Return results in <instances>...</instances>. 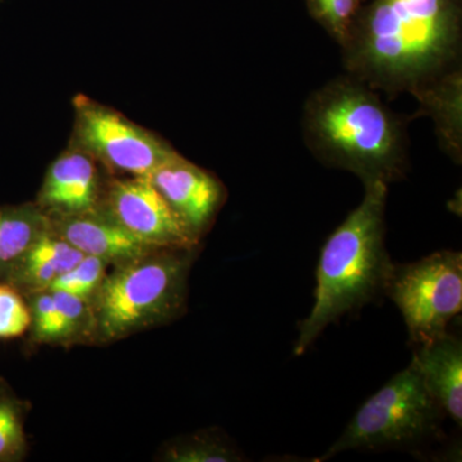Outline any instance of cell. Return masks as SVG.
I'll list each match as a JSON object with an SVG mask.
<instances>
[{
	"instance_id": "13",
	"label": "cell",
	"mask_w": 462,
	"mask_h": 462,
	"mask_svg": "<svg viewBox=\"0 0 462 462\" xmlns=\"http://www.w3.org/2000/svg\"><path fill=\"white\" fill-rule=\"evenodd\" d=\"M425 387L442 409L456 422L462 424V342L448 334L427 345L418 346L413 355Z\"/></svg>"
},
{
	"instance_id": "21",
	"label": "cell",
	"mask_w": 462,
	"mask_h": 462,
	"mask_svg": "<svg viewBox=\"0 0 462 462\" xmlns=\"http://www.w3.org/2000/svg\"><path fill=\"white\" fill-rule=\"evenodd\" d=\"M32 324L25 297L16 288L0 282V338H17L29 331Z\"/></svg>"
},
{
	"instance_id": "15",
	"label": "cell",
	"mask_w": 462,
	"mask_h": 462,
	"mask_svg": "<svg viewBox=\"0 0 462 462\" xmlns=\"http://www.w3.org/2000/svg\"><path fill=\"white\" fill-rule=\"evenodd\" d=\"M84 256L50 227L30 245L3 282L16 288L23 297L29 296L50 289L60 276L80 263Z\"/></svg>"
},
{
	"instance_id": "2",
	"label": "cell",
	"mask_w": 462,
	"mask_h": 462,
	"mask_svg": "<svg viewBox=\"0 0 462 462\" xmlns=\"http://www.w3.org/2000/svg\"><path fill=\"white\" fill-rule=\"evenodd\" d=\"M302 133L322 165L354 173L364 184L389 185L409 171L406 121L355 76H338L307 98Z\"/></svg>"
},
{
	"instance_id": "3",
	"label": "cell",
	"mask_w": 462,
	"mask_h": 462,
	"mask_svg": "<svg viewBox=\"0 0 462 462\" xmlns=\"http://www.w3.org/2000/svg\"><path fill=\"white\" fill-rule=\"evenodd\" d=\"M364 187L363 202L321 249L314 306L300 322L296 356L305 354L330 324L385 296L394 264L385 245L388 185L373 181Z\"/></svg>"
},
{
	"instance_id": "9",
	"label": "cell",
	"mask_w": 462,
	"mask_h": 462,
	"mask_svg": "<svg viewBox=\"0 0 462 462\" xmlns=\"http://www.w3.org/2000/svg\"><path fill=\"white\" fill-rule=\"evenodd\" d=\"M148 178L181 224L200 242L223 206V182L179 153Z\"/></svg>"
},
{
	"instance_id": "20",
	"label": "cell",
	"mask_w": 462,
	"mask_h": 462,
	"mask_svg": "<svg viewBox=\"0 0 462 462\" xmlns=\"http://www.w3.org/2000/svg\"><path fill=\"white\" fill-rule=\"evenodd\" d=\"M108 264L100 258L84 256L80 263L63 273L51 285V291H65L81 300H91L103 279L107 275Z\"/></svg>"
},
{
	"instance_id": "19",
	"label": "cell",
	"mask_w": 462,
	"mask_h": 462,
	"mask_svg": "<svg viewBox=\"0 0 462 462\" xmlns=\"http://www.w3.org/2000/svg\"><path fill=\"white\" fill-rule=\"evenodd\" d=\"M310 16L314 18L340 47L349 38L364 0H305Z\"/></svg>"
},
{
	"instance_id": "6",
	"label": "cell",
	"mask_w": 462,
	"mask_h": 462,
	"mask_svg": "<svg viewBox=\"0 0 462 462\" xmlns=\"http://www.w3.org/2000/svg\"><path fill=\"white\" fill-rule=\"evenodd\" d=\"M385 296L398 307L410 342L427 345L445 336L462 310V254L434 252L411 263L393 264Z\"/></svg>"
},
{
	"instance_id": "12",
	"label": "cell",
	"mask_w": 462,
	"mask_h": 462,
	"mask_svg": "<svg viewBox=\"0 0 462 462\" xmlns=\"http://www.w3.org/2000/svg\"><path fill=\"white\" fill-rule=\"evenodd\" d=\"M25 300L32 315L29 334L32 345L94 346L89 300L51 289L29 294Z\"/></svg>"
},
{
	"instance_id": "18",
	"label": "cell",
	"mask_w": 462,
	"mask_h": 462,
	"mask_svg": "<svg viewBox=\"0 0 462 462\" xmlns=\"http://www.w3.org/2000/svg\"><path fill=\"white\" fill-rule=\"evenodd\" d=\"M29 404L0 380V462L23 461L27 454L25 419Z\"/></svg>"
},
{
	"instance_id": "10",
	"label": "cell",
	"mask_w": 462,
	"mask_h": 462,
	"mask_svg": "<svg viewBox=\"0 0 462 462\" xmlns=\"http://www.w3.org/2000/svg\"><path fill=\"white\" fill-rule=\"evenodd\" d=\"M103 188L97 161L72 148L54 161L35 203L47 217L85 214L98 208Z\"/></svg>"
},
{
	"instance_id": "14",
	"label": "cell",
	"mask_w": 462,
	"mask_h": 462,
	"mask_svg": "<svg viewBox=\"0 0 462 462\" xmlns=\"http://www.w3.org/2000/svg\"><path fill=\"white\" fill-rule=\"evenodd\" d=\"M420 109L416 116L430 117L438 144L455 163L462 162V67H456L421 85L411 93Z\"/></svg>"
},
{
	"instance_id": "16",
	"label": "cell",
	"mask_w": 462,
	"mask_h": 462,
	"mask_svg": "<svg viewBox=\"0 0 462 462\" xmlns=\"http://www.w3.org/2000/svg\"><path fill=\"white\" fill-rule=\"evenodd\" d=\"M48 229L50 218L35 202L0 207V282Z\"/></svg>"
},
{
	"instance_id": "4",
	"label": "cell",
	"mask_w": 462,
	"mask_h": 462,
	"mask_svg": "<svg viewBox=\"0 0 462 462\" xmlns=\"http://www.w3.org/2000/svg\"><path fill=\"white\" fill-rule=\"evenodd\" d=\"M193 248H160L114 267L91 298L94 346L111 345L170 324L187 311Z\"/></svg>"
},
{
	"instance_id": "11",
	"label": "cell",
	"mask_w": 462,
	"mask_h": 462,
	"mask_svg": "<svg viewBox=\"0 0 462 462\" xmlns=\"http://www.w3.org/2000/svg\"><path fill=\"white\" fill-rule=\"evenodd\" d=\"M50 218L51 231L78 248L85 256L117 267L160 249L136 238L99 206L93 211Z\"/></svg>"
},
{
	"instance_id": "8",
	"label": "cell",
	"mask_w": 462,
	"mask_h": 462,
	"mask_svg": "<svg viewBox=\"0 0 462 462\" xmlns=\"http://www.w3.org/2000/svg\"><path fill=\"white\" fill-rule=\"evenodd\" d=\"M100 206L121 226L153 247L199 245L147 176L114 179L103 189Z\"/></svg>"
},
{
	"instance_id": "7",
	"label": "cell",
	"mask_w": 462,
	"mask_h": 462,
	"mask_svg": "<svg viewBox=\"0 0 462 462\" xmlns=\"http://www.w3.org/2000/svg\"><path fill=\"white\" fill-rule=\"evenodd\" d=\"M75 106V148L114 171L148 178L178 154L162 139L114 109L84 97H79Z\"/></svg>"
},
{
	"instance_id": "5",
	"label": "cell",
	"mask_w": 462,
	"mask_h": 462,
	"mask_svg": "<svg viewBox=\"0 0 462 462\" xmlns=\"http://www.w3.org/2000/svg\"><path fill=\"white\" fill-rule=\"evenodd\" d=\"M443 415L412 360L360 407L318 461L352 449L412 451L439 437Z\"/></svg>"
},
{
	"instance_id": "1",
	"label": "cell",
	"mask_w": 462,
	"mask_h": 462,
	"mask_svg": "<svg viewBox=\"0 0 462 462\" xmlns=\"http://www.w3.org/2000/svg\"><path fill=\"white\" fill-rule=\"evenodd\" d=\"M462 0H372L342 45L346 74L389 98L461 66Z\"/></svg>"
},
{
	"instance_id": "17",
	"label": "cell",
	"mask_w": 462,
	"mask_h": 462,
	"mask_svg": "<svg viewBox=\"0 0 462 462\" xmlns=\"http://www.w3.org/2000/svg\"><path fill=\"white\" fill-rule=\"evenodd\" d=\"M163 461L169 462H239L242 452L220 430L199 431L178 438L166 447Z\"/></svg>"
}]
</instances>
